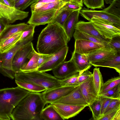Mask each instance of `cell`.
Segmentation results:
<instances>
[{"instance_id": "obj_1", "label": "cell", "mask_w": 120, "mask_h": 120, "mask_svg": "<svg viewBox=\"0 0 120 120\" xmlns=\"http://www.w3.org/2000/svg\"><path fill=\"white\" fill-rule=\"evenodd\" d=\"M69 41L63 27L57 23H50L40 34L37 49L40 54H53L68 46Z\"/></svg>"}, {"instance_id": "obj_2", "label": "cell", "mask_w": 120, "mask_h": 120, "mask_svg": "<svg viewBox=\"0 0 120 120\" xmlns=\"http://www.w3.org/2000/svg\"><path fill=\"white\" fill-rule=\"evenodd\" d=\"M46 104L39 92H30L13 109V120H40V115Z\"/></svg>"}, {"instance_id": "obj_3", "label": "cell", "mask_w": 120, "mask_h": 120, "mask_svg": "<svg viewBox=\"0 0 120 120\" xmlns=\"http://www.w3.org/2000/svg\"><path fill=\"white\" fill-rule=\"evenodd\" d=\"M31 92L18 86L0 89V119L11 120L13 109Z\"/></svg>"}, {"instance_id": "obj_4", "label": "cell", "mask_w": 120, "mask_h": 120, "mask_svg": "<svg viewBox=\"0 0 120 120\" xmlns=\"http://www.w3.org/2000/svg\"><path fill=\"white\" fill-rule=\"evenodd\" d=\"M15 81L30 83L51 89L60 86L59 79L44 72L37 70L27 72L20 71L15 75Z\"/></svg>"}, {"instance_id": "obj_5", "label": "cell", "mask_w": 120, "mask_h": 120, "mask_svg": "<svg viewBox=\"0 0 120 120\" xmlns=\"http://www.w3.org/2000/svg\"><path fill=\"white\" fill-rule=\"evenodd\" d=\"M32 37L17 42L13 48L4 53H0V73L5 76L11 79L14 78L15 73L12 70V61L16 52L21 48L32 42Z\"/></svg>"}, {"instance_id": "obj_6", "label": "cell", "mask_w": 120, "mask_h": 120, "mask_svg": "<svg viewBox=\"0 0 120 120\" xmlns=\"http://www.w3.org/2000/svg\"><path fill=\"white\" fill-rule=\"evenodd\" d=\"M34 50L31 42L22 47L16 52L13 57L12 64V70L15 73L20 71L22 66L30 59Z\"/></svg>"}, {"instance_id": "obj_7", "label": "cell", "mask_w": 120, "mask_h": 120, "mask_svg": "<svg viewBox=\"0 0 120 120\" xmlns=\"http://www.w3.org/2000/svg\"><path fill=\"white\" fill-rule=\"evenodd\" d=\"M81 15L90 21L93 18L105 20L120 28V18L103 10H91L84 7L80 11Z\"/></svg>"}, {"instance_id": "obj_8", "label": "cell", "mask_w": 120, "mask_h": 120, "mask_svg": "<svg viewBox=\"0 0 120 120\" xmlns=\"http://www.w3.org/2000/svg\"><path fill=\"white\" fill-rule=\"evenodd\" d=\"M95 28L102 36L107 39L120 35V28L113 24L101 19L93 18L90 21Z\"/></svg>"}, {"instance_id": "obj_9", "label": "cell", "mask_w": 120, "mask_h": 120, "mask_svg": "<svg viewBox=\"0 0 120 120\" xmlns=\"http://www.w3.org/2000/svg\"><path fill=\"white\" fill-rule=\"evenodd\" d=\"M78 86H60L46 89L41 93V95L46 104H51L68 94Z\"/></svg>"}, {"instance_id": "obj_10", "label": "cell", "mask_w": 120, "mask_h": 120, "mask_svg": "<svg viewBox=\"0 0 120 120\" xmlns=\"http://www.w3.org/2000/svg\"><path fill=\"white\" fill-rule=\"evenodd\" d=\"M28 12L19 10L0 3V15L5 19L8 24L24 19L28 16Z\"/></svg>"}, {"instance_id": "obj_11", "label": "cell", "mask_w": 120, "mask_h": 120, "mask_svg": "<svg viewBox=\"0 0 120 120\" xmlns=\"http://www.w3.org/2000/svg\"><path fill=\"white\" fill-rule=\"evenodd\" d=\"M51 104L64 120L75 116L88 106L87 105H73L60 103Z\"/></svg>"}, {"instance_id": "obj_12", "label": "cell", "mask_w": 120, "mask_h": 120, "mask_svg": "<svg viewBox=\"0 0 120 120\" xmlns=\"http://www.w3.org/2000/svg\"><path fill=\"white\" fill-rule=\"evenodd\" d=\"M68 50V47L67 46L53 54L47 61L38 67L37 70L44 72L52 70L64 61Z\"/></svg>"}, {"instance_id": "obj_13", "label": "cell", "mask_w": 120, "mask_h": 120, "mask_svg": "<svg viewBox=\"0 0 120 120\" xmlns=\"http://www.w3.org/2000/svg\"><path fill=\"white\" fill-rule=\"evenodd\" d=\"M52 103H60L73 105H88L81 93L79 85L67 95Z\"/></svg>"}, {"instance_id": "obj_14", "label": "cell", "mask_w": 120, "mask_h": 120, "mask_svg": "<svg viewBox=\"0 0 120 120\" xmlns=\"http://www.w3.org/2000/svg\"><path fill=\"white\" fill-rule=\"evenodd\" d=\"M61 8L57 10L41 12H31V16L27 23L36 26L51 23Z\"/></svg>"}, {"instance_id": "obj_15", "label": "cell", "mask_w": 120, "mask_h": 120, "mask_svg": "<svg viewBox=\"0 0 120 120\" xmlns=\"http://www.w3.org/2000/svg\"><path fill=\"white\" fill-rule=\"evenodd\" d=\"M52 71L54 76L59 79H64L79 72L71 58L68 61H64Z\"/></svg>"}, {"instance_id": "obj_16", "label": "cell", "mask_w": 120, "mask_h": 120, "mask_svg": "<svg viewBox=\"0 0 120 120\" xmlns=\"http://www.w3.org/2000/svg\"><path fill=\"white\" fill-rule=\"evenodd\" d=\"M79 85L82 94L88 105L98 99L99 95L95 89L92 76Z\"/></svg>"}, {"instance_id": "obj_17", "label": "cell", "mask_w": 120, "mask_h": 120, "mask_svg": "<svg viewBox=\"0 0 120 120\" xmlns=\"http://www.w3.org/2000/svg\"><path fill=\"white\" fill-rule=\"evenodd\" d=\"M75 41L74 51L81 55H88L105 46L84 39H78Z\"/></svg>"}, {"instance_id": "obj_18", "label": "cell", "mask_w": 120, "mask_h": 120, "mask_svg": "<svg viewBox=\"0 0 120 120\" xmlns=\"http://www.w3.org/2000/svg\"><path fill=\"white\" fill-rule=\"evenodd\" d=\"M92 36L108 45L110 39H107L101 35L95 28L90 21L86 22L80 21L76 24L75 29Z\"/></svg>"}, {"instance_id": "obj_19", "label": "cell", "mask_w": 120, "mask_h": 120, "mask_svg": "<svg viewBox=\"0 0 120 120\" xmlns=\"http://www.w3.org/2000/svg\"><path fill=\"white\" fill-rule=\"evenodd\" d=\"M119 52L116 50L111 48L108 45L95 50L86 55L90 63L111 57Z\"/></svg>"}, {"instance_id": "obj_20", "label": "cell", "mask_w": 120, "mask_h": 120, "mask_svg": "<svg viewBox=\"0 0 120 120\" xmlns=\"http://www.w3.org/2000/svg\"><path fill=\"white\" fill-rule=\"evenodd\" d=\"M72 0H58L48 3L38 5H31V12H41L60 9L66 3Z\"/></svg>"}, {"instance_id": "obj_21", "label": "cell", "mask_w": 120, "mask_h": 120, "mask_svg": "<svg viewBox=\"0 0 120 120\" xmlns=\"http://www.w3.org/2000/svg\"><path fill=\"white\" fill-rule=\"evenodd\" d=\"M90 64L96 68L102 67L113 68L120 75V52L111 57Z\"/></svg>"}, {"instance_id": "obj_22", "label": "cell", "mask_w": 120, "mask_h": 120, "mask_svg": "<svg viewBox=\"0 0 120 120\" xmlns=\"http://www.w3.org/2000/svg\"><path fill=\"white\" fill-rule=\"evenodd\" d=\"M80 10L73 12L66 20L63 27L69 41L72 37L76 25L78 22Z\"/></svg>"}, {"instance_id": "obj_23", "label": "cell", "mask_w": 120, "mask_h": 120, "mask_svg": "<svg viewBox=\"0 0 120 120\" xmlns=\"http://www.w3.org/2000/svg\"><path fill=\"white\" fill-rule=\"evenodd\" d=\"M29 26L25 23L15 25L7 24L0 34V42L15 34L23 31Z\"/></svg>"}, {"instance_id": "obj_24", "label": "cell", "mask_w": 120, "mask_h": 120, "mask_svg": "<svg viewBox=\"0 0 120 120\" xmlns=\"http://www.w3.org/2000/svg\"><path fill=\"white\" fill-rule=\"evenodd\" d=\"M77 69L79 74L89 70L92 65L88 61L87 57L85 55H81L74 51L71 58Z\"/></svg>"}, {"instance_id": "obj_25", "label": "cell", "mask_w": 120, "mask_h": 120, "mask_svg": "<svg viewBox=\"0 0 120 120\" xmlns=\"http://www.w3.org/2000/svg\"><path fill=\"white\" fill-rule=\"evenodd\" d=\"M22 31L15 34L0 42V53L6 52L14 47L19 39Z\"/></svg>"}, {"instance_id": "obj_26", "label": "cell", "mask_w": 120, "mask_h": 120, "mask_svg": "<svg viewBox=\"0 0 120 120\" xmlns=\"http://www.w3.org/2000/svg\"><path fill=\"white\" fill-rule=\"evenodd\" d=\"M40 117L41 120H64L51 104L44 108L40 113Z\"/></svg>"}, {"instance_id": "obj_27", "label": "cell", "mask_w": 120, "mask_h": 120, "mask_svg": "<svg viewBox=\"0 0 120 120\" xmlns=\"http://www.w3.org/2000/svg\"><path fill=\"white\" fill-rule=\"evenodd\" d=\"M40 54L35 50L32 57L21 68L20 71L24 72H27L37 70L38 68V60Z\"/></svg>"}, {"instance_id": "obj_28", "label": "cell", "mask_w": 120, "mask_h": 120, "mask_svg": "<svg viewBox=\"0 0 120 120\" xmlns=\"http://www.w3.org/2000/svg\"><path fill=\"white\" fill-rule=\"evenodd\" d=\"M92 77L95 89L99 95L104 83L102 76L99 68H96L94 69Z\"/></svg>"}, {"instance_id": "obj_29", "label": "cell", "mask_w": 120, "mask_h": 120, "mask_svg": "<svg viewBox=\"0 0 120 120\" xmlns=\"http://www.w3.org/2000/svg\"><path fill=\"white\" fill-rule=\"evenodd\" d=\"M73 35L75 40L78 39H83L88 40L104 46L108 45L95 38L76 29H75Z\"/></svg>"}, {"instance_id": "obj_30", "label": "cell", "mask_w": 120, "mask_h": 120, "mask_svg": "<svg viewBox=\"0 0 120 120\" xmlns=\"http://www.w3.org/2000/svg\"><path fill=\"white\" fill-rule=\"evenodd\" d=\"M62 7L51 22L57 23L62 27L69 16L73 11L64 9Z\"/></svg>"}, {"instance_id": "obj_31", "label": "cell", "mask_w": 120, "mask_h": 120, "mask_svg": "<svg viewBox=\"0 0 120 120\" xmlns=\"http://www.w3.org/2000/svg\"><path fill=\"white\" fill-rule=\"evenodd\" d=\"M15 82L18 86L31 92L38 93L46 90L44 87L31 83L19 81Z\"/></svg>"}, {"instance_id": "obj_32", "label": "cell", "mask_w": 120, "mask_h": 120, "mask_svg": "<svg viewBox=\"0 0 120 120\" xmlns=\"http://www.w3.org/2000/svg\"><path fill=\"white\" fill-rule=\"evenodd\" d=\"M88 106L92 112L94 119L99 120L101 117V102L99 97L98 99Z\"/></svg>"}, {"instance_id": "obj_33", "label": "cell", "mask_w": 120, "mask_h": 120, "mask_svg": "<svg viewBox=\"0 0 120 120\" xmlns=\"http://www.w3.org/2000/svg\"><path fill=\"white\" fill-rule=\"evenodd\" d=\"M79 72L76 73L62 79H59V82L61 86L79 85L78 77Z\"/></svg>"}, {"instance_id": "obj_34", "label": "cell", "mask_w": 120, "mask_h": 120, "mask_svg": "<svg viewBox=\"0 0 120 120\" xmlns=\"http://www.w3.org/2000/svg\"><path fill=\"white\" fill-rule=\"evenodd\" d=\"M119 84H120V76L113 77L103 83L100 94L106 92Z\"/></svg>"}, {"instance_id": "obj_35", "label": "cell", "mask_w": 120, "mask_h": 120, "mask_svg": "<svg viewBox=\"0 0 120 120\" xmlns=\"http://www.w3.org/2000/svg\"><path fill=\"white\" fill-rule=\"evenodd\" d=\"M110 4L102 10L120 18V0H113Z\"/></svg>"}, {"instance_id": "obj_36", "label": "cell", "mask_w": 120, "mask_h": 120, "mask_svg": "<svg viewBox=\"0 0 120 120\" xmlns=\"http://www.w3.org/2000/svg\"><path fill=\"white\" fill-rule=\"evenodd\" d=\"M99 96L120 100V84Z\"/></svg>"}, {"instance_id": "obj_37", "label": "cell", "mask_w": 120, "mask_h": 120, "mask_svg": "<svg viewBox=\"0 0 120 120\" xmlns=\"http://www.w3.org/2000/svg\"><path fill=\"white\" fill-rule=\"evenodd\" d=\"M83 2L88 8L94 9L105 7L104 0H83Z\"/></svg>"}, {"instance_id": "obj_38", "label": "cell", "mask_w": 120, "mask_h": 120, "mask_svg": "<svg viewBox=\"0 0 120 120\" xmlns=\"http://www.w3.org/2000/svg\"><path fill=\"white\" fill-rule=\"evenodd\" d=\"M36 26V25L34 24H29L28 26L22 32L20 37L17 42L33 37Z\"/></svg>"}, {"instance_id": "obj_39", "label": "cell", "mask_w": 120, "mask_h": 120, "mask_svg": "<svg viewBox=\"0 0 120 120\" xmlns=\"http://www.w3.org/2000/svg\"><path fill=\"white\" fill-rule=\"evenodd\" d=\"M119 108H120V100L112 99L102 117Z\"/></svg>"}, {"instance_id": "obj_40", "label": "cell", "mask_w": 120, "mask_h": 120, "mask_svg": "<svg viewBox=\"0 0 120 120\" xmlns=\"http://www.w3.org/2000/svg\"><path fill=\"white\" fill-rule=\"evenodd\" d=\"M37 0H19L15 3L14 8L18 10L23 11Z\"/></svg>"}, {"instance_id": "obj_41", "label": "cell", "mask_w": 120, "mask_h": 120, "mask_svg": "<svg viewBox=\"0 0 120 120\" xmlns=\"http://www.w3.org/2000/svg\"><path fill=\"white\" fill-rule=\"evenodd\" d=\"M108 45L111 48L120 52V35L115 36L110 39Z\"/></svg>"}, {"instance_id": "obj_42", "label": "cell", "mask_w": 120, "mask_h": 120, "mask_svg": "<svg viewBox=\"0 0 120 120\" xmlns=\"http://www.w3.org/2000/svg\"><path fill=\"white\" fill-rule=\"evenodd\" d=\"M62 8L64 9L71 10L74 11L81 10L82 7L71 1L66 3L63 6Z\"/></svg>"}, {"instance_id": "obj_43", "label": "cell", "mask_w": 120, "mask_h": 120, "mask_svg": "<svg viewBox=\"0 0 120 120\" xmlns=\"http://www.w3.org/2000/svg\"><path fill=\"white\" fill-rule=\"evenodd\" d=\"M99 97L100 98L101 102V118L112 99L99 96Z\"/></svg>"}, {"instance_id": "obj_44", "label": "cell", "mask_w": 120, "mask_h": 120, "mask_svg": "<svg viewBox=\"0 0 120 120\" xmlns=\"http://www.w3.org/2000/svg\"><path fill=\"white\" fill-rule=\"evenodd\" d=\"M92 73L88 70L83 72L79 76L78 81L79 85L87 79L92 76Z\"/></svg>"}, {"instance_id": "obj_45", "label": "cell", "mask_w": 120, "mask_h": 120, "mask_svg": "<svg viewBox=\"0 0 120 120\" xmlns=\"http://www.w3.org/2000/svg\"><path fill=\"white\" fill-rule=\"evenodd\" d=\"M40 54V55L38 59V68L47 61L53 55V54L46 55Z\"/></svg>"}, {"instance_id": "obj_46", "label": "cell", "mask_w": 120, "mask_h": 120, "mask_svg": "<svg viewBox=\"0 0 120 120\" xmlns=\"http://www.w3.org/2000/svg\"><path fill=\"white\" fill-rule=\"evenodd\" d=\"M120 108L113 111L102 117L99 120H113L116 114Z\"/></svg>"}, {"instance_id": "obj_47", "label": "cell", "mask_w": 120, "mask_h": 120, "mask_svg": "<svg viewBox=\"0 0 120 120\" xmlns=\"http://www.w3.org/2000/svg\"><path fill=\"white\" fill-rule=\"evenodd\" d=\"M8 24L5 19L2 17L0 18V34Z\"/></svg>"}, {"instance_id": "obj_48", "label": "cell", "mask_w": 120, "mask_h": 120, "mask_svg": "<svg viewBox=\"0 0 120 120\" xmlns=\"http://www.w3.org/2000/svg\"><path fill=\"white\" fill-rule=\"evenodd\" d=\"M58 0H37L34 5H38L48 3L57 1Z\"/></svg>"}, {"instance_id": "obj_49", "label": "cell", "mask_w": 120, "mask_h": 120, "mask_svg": "<svg viewBox=\"0 0 120 120\" xmlns=\"http://www.w3.org/2000/svg\"><path fill=\"white\" fill-rule=\"evenodd\" d=\"M0 3L7 6L14 8V4L10 0H0Z\"/></svg>"}, {"instance_id": "obj_50", "label": "cell", "mask_w": 120, "mask_h": 120, "mask_svg": "<svg viewBox=\"0 0 120 120\" xmlns=\"http://www.w3.org/2000/svg\"><path fill=\"white\" fill-rule=\"evenodd\" d=\"M72 1L82 7L83 6V0H72Z\"/></svg>"}, {"instance_id": "obj_51", "label": "cell", "mask_w": 120, "mask_h": 120, "mask_svg": "<svg viewBox=\"0 0 120 120\" xmlns=\"http://www.w3.org/2000/svg\"><path fill=\"white\" fill-rule=\"evenodd\" d=\"M120 109L116 113L113 120H120Z\"/></svg>"}, {"instance_id": "obj_52", "label": "cell", "mask_w": 120, "mask_h": 120, "mask_svg": "<svg viewBox=\"0 0 120 120\" xmlns=\"http://www.w3.org/2000/svg\"><path fill=\"white\" fill-rule=\"evenodd\" d=\"M112 1V0H105V2L107 4H110Z\"/></svg>"}, {"instance_id": "obj_53", "label": "cell", "mask_w": 120, "mask_h": 120, "mask_svg": "<svg viewBox=\"0 0 120 120\" xmlns=\"http://www.w3.org/2000/svg\"><path fill=\"white\" fill-rule=\"evenodd\" d=\"M14 4H15V3L17 2L19 0H10Z\"/></svg>"}, {"instance_id": "obj_54", "label": "cell", "mask_w": 120, "mask_h": 120, "mask_svg": "<svg viewBox=\"0 0 120 120\" xmlns=\"http://www.w3.org/2000/svg\"><path fill=\"white\" fill-rule=\"evenodd\" d=\"M2 17L0 15V18Z\"/></svg>"}, {"instance_id": "obj_55", "label": "cell", "mask_w": 120, "mask_h": 120, "mask_svg": "<svg viewBox=\"0 0 120 120\" xmlns=\"http://www.w3.org/2000/svg\"><path fill=\"white\" fill-rule=\"evenodd\" d=\"M0 120H1V119H0Z\"/></svg>"}]
</instances>
